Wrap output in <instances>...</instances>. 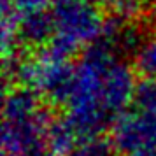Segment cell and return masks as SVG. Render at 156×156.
<instances>
[{
  "mask_svg": "<svg viewBox=\"0 0 156 156\" xmlns=\"http://www.w3.org/2000/svg\"><path fill=\"white\" fill-rule=\"evenodd\" d=\"M86 2H90V4H93V5H95L97 2H105V0H86Z\"/></svg>",
  "mask_w": 156,
  "mask_h": 156,
  "instance_id": "e0dca14e",
  "label": "cell"
},
{
  "mask_svg": "<svg viewBox=\"0 0 156 156\" xmlns=\"http://www.w3.org/2000/svg\"><path fill=\"white\" fill-rule=\"evenodd\" d=\"M114 146L102 137H91L79 142L70 156H114Z\"/></svg>",
  "mask_w": 156,
  "mask_h": 156,
  "instance_id": "8fae6325",
  "label": "cell"
},
{
  "mask_svg": "<svg viewBox=\"0 0 156 156\" xmlns=\"http://www.w3.org/2000/svg\"><path fill=\"white\" fill-rule=\"evenodd\" d=\"M111 144L118 153L132 156L156 146V112H123L114 119Z\"/></svg>",
  "mask_w": 156,
  "mask_h": 156,
  "instance_id": "3957f363",
  "label": "cell"
},
{
  "mask_svg": "<svg viewBox=\"0 0 156 156\" xmlns=\"http://www.w3.org/2000/svg\"><path fill=\"white\" fill-rule=\"evenodd\" d=\"M4 156H11V154H4Z\"/></svg>",
  "mask_w": 156,
  "mask_h": 156,
  "instance_id": "ac0fdd59",
  "label": "cell"
},
{
  "mask_svg": "<svg viewBox=\"0 0 156 156\" xmlns=\"http://www.w3.org/2000/svg\"><path fill=\"white\" fill-rule=\"evenodd\" d=\"M135 86L137 83L133 70L128 67V63L116 58L105 69L100 84V98L104 109L114 119L123 114L130 102H133Z\"/></svg>",
  "mask_w": 156,
  "mask_h": 156,
  "instance_id": "277c9868",
  "label": "cell"
},
{
  "mask_svg": "<svg viewBox=\"0 0 156 156\" xmlns=\"http://www.w3.org/2000/svg\"><path fill=\"white\" fill-rule=\"evenodd\" d=\"M53 116L41 111L35 118L25 121H4L2 125V147L4 154L25 156L32 149L42 146L46 130Z\"/></svg>",
  "mask_w": 156,
  "mask_h": 156,
  "instance_id": "5b68a950",
  "label": "cell"
},
{
  "mask_svg": "<svg viewBox=\"0 0 156 156\" xmlns=\"http://www.w3.org/2000/svg\"><path fill=\"white\" fill-rule=\"evenodd\" d=\"M140 2V5H144V7H154L156 5V0H139Z\"/></svg>",
  "mask_w": 156,
  "mask_h": 156,
  "instance_id": "2e32d148",
  "label": "cell"
},
{
  "mask_svg": "<svg viewBox=\"0 0 156 156\" xmlns=\"http://www.w3.org/2000/svg\"><path fill=\"white\" fill-rule=\"evenodd\" d=\"M114 53L116 49L112 44L100 37L84 48V53L76 67L74 88L67 102L69 111L65 118L76 128L81 140L98 137L100 132H104L107 125L114 119L104 109L100 98L102 76L116 60Z\"/></svg>",
  "mask_w": 156,
  "mask_h": 156,
  "instance_id": "6da1fadb",
  "label": "cell"
},
{
  "mask_svg": "<svg viewBox=\"0 0 156 156\" xmlns=\"http://www.w3.org/2000/svg\"><path fill=\"white\" fill-rule=\"evenodd\" d=\"M133 104L139 111L156 112V79H140L137 81L133 93Z\"/></svg>",
  "mask_w": 156,
  "mask_h": 156,
  "instance_id": "30bf717a",
  "label": "cell"
},
{
  "mask_svg": "<svg viewBox=\"0 0 156 156\" xmlns=\"http://www.w3.org/2000/svg\"><path fill=\"white\" fill-rule=\"evenodd\" d=\"M41 100L37 97V91L18 86L12 90L5 91L4 97V107H2V116L4 121H25L32 119L41 112Z\"/></svg>",
  "mask_w": 156,
  "mask_h": 156,
  "instance_id": "8992f818",
  "label": "cell"
},
{
  "mask_svg": "<svg viewBox=\"0 0 156 156\" xmlns=\"http://www.w3.org/2000/svg\"><path fill=\"white\" fill-rule=\"evenodd\" d=\"M76 128L67 118H53L46 130V146L55 156H70L79 146Z\"/></svg>",
  "mask_w": 156,
  "mask_h": 156,
  "instance_id": "ba28073f",
  "label": "cell"
},
{
  "mask_svg": "<svg viewBox=\"0 0 156 156\" xmlns=\"http://www.w3.org/2000/svg\"><path fill=\"white\" fill-rule=\"evenodd\" d=\"M51 14L55 34L69 37L79 46H88L102 35L104 20L97 7L86 0H56Z\"/></svg>",
  "mask_w": 156,
  "mask_h": 156,
  "instance_id": "7a4b0ae2",
  "label": "cell"
},
{
  "mask_svg": "<svg viewBox=\"0 0 156 156\" xmlns=\"http://www.w3.org/2000/svg\"><path fill=\"white\" fill-rule=\"evenodd\" d=\"M135 70L146 79H156V37L146 39L133 55Z\"/></svg>",
  "mask_w": 156,
  "mask_h": 156,
  "instance_id": "9c48e42d",
  "label": "cell"
},
{
  "mask_svg": "<svg viewBox=\"0 0 156 156\" xmlns=\"http://www.w3.org/2000/svg\"><path fill=\"white\" fill-rule=\"evenodd\" d=\"M132 156H156V146L154 147H149V149H144V151H139Z\"/></svg>",
  "mask_w": 156,
  "mask_h": 156,
  "instance_id": "9a60e30c",
  "label": "cell"
},
{
  "mask_svg": "<svg viewBox=\"0 0 156 156\" xmlns=\"http://www.w3.org/2000/svg\"><path fill=\"white\" fill-rule=\"evenodd\" d=\"M105 5L109 7L112 18H118L125 23L132 21L142 7L139 0H105Z\"/></svg>",
  "mask_w": 156,
  "mask_h": 156,
  "instance_id": "7c38bea8",
  "label": "cell"
},
{
  "mask_svg": "<svg viewBox=\"0 0 156 156\" xmlns=\"http://www.w3.org/2000/svg\"><path fill=\"white\" fill-rule=\"evenodd\" d=\"M25 156H55L53 153H51L49 149H48V146H39V147H35V149H32L30 153H27Z\"/></svg>",
  "mask_w": 156,
  "mask_h": 156,
  "instance_id": "5bb4252c",
  "label": "cell"
},
{
  "mask_svg": "<svg viewBox=\"0 0 156 156\" xmlns=\"http://www.w3.org/2000/svg\"><path fill=\"white\" fill-rule=\"evenodd\" d=\"M55 2L56 0H14V5L20 14H28L37 11H46V7Z\"/></svg>",
  "mask_w": 156,
  "mask_h": 156,
  "instance_id": "4fadbf2b",
  "label": "cell"
},
{
  "mask_svg": "<svg viewBox=\"0 0 156 156\" xmlns=\"http://www.w3.org/2000/svg\"><path fill=\"white\" fill-rule=\"evenodd\" d=\"M55 35L53 14L48 11H37L28 14H20L18 21V41L28 46H42Z\"/></svg>",
  "mask_w": 156,
  "mask_h": 156,
  "instance_id": "52a82bcc",
  "label": "cell"
}]
</instances>
